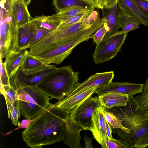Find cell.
Listing matches in <instances>:
<instances>
[{
  "label": "cell",
  "instance_id": "1",
  "mask_svg": "<svg viewBox=\"0 0 148 148\" xmlns=\"http://www.w3.org/2000/svg\"><path fill=\"white\" fill-rule=\"evenodd\" d=\"M69 114V112L56 107L54 104L22 132V139L27 146L41 148L63 141L66 132L65 120Z\"/></svg>",
  "mask_w": 148,
  "mask_h": 148
},
{
  "label": "cell",
  "instance_id": "36",
  "mask_svg": "<svg viewBox=\"0 0 148 148\" xmlns=\"http://www.w3.org/2000/svg\"><path fill=\"white\" fill-rule=\"evenodd\" d=\"M35 119L29 120L28 119H24L22 120L20 123V125L16 128L14 129V130H12L11 131L8 132L6 133L4 135H7L11 134L12 132L14 131L18 130L20 128H26Z\"/></svg>",
  "mask_w": 148,
  "mask_h": 148
},
{
  "label": "cell",
  "instance_id": "17",
  "mask_svg": "<svg viewBox=\"0 0 148 148\" xmlns=\"http://www.w3.org/2000/svg\"><path fill=\"white\" fill-rule=\"evenodd\" d=\"M103 17L104 18L109 29L105 36H108L118 31L121 27L119 9L117 4L110 8H104Z\"/></svg>",
  "mask_w": 148,
  "mask_h": 148
},
{
  "label": "cell",
  "instance_id": "12",
  "mask_svg": "<svg viewBox=\"0 0 148 148\" xmlns=\"http://www.w3.org/2000/svg\"><path fill=\"white\" fill-rule=\"evenodd\" d=\"M114 75L113 71L96 73L86 80L80 83L70 95L65 98L72 97L92 87L97 86L99 87L106 85L112 82Z\"/></svg>",
  "mask_w": 148,
  "mask_h": 148
},
{
  "label": "cell",
  "instance_id": "14",
  "mask_svg": "<svg viewBox=\"0 0 148 148\" xmlns=\"http://www.w3.org/2000/svg\"><path fill=\"white\" fill-rule=\"evenodd\" d=\"M98 88L97 86L92 87L85 90L72 97L69 98H64L59 100L54 104V106L70 112L74 108L91 97Z\"/></svg>",
  "mask_w": 148,
  "mask_h": 148
},
{
  "label": "cell",
  "instance_id": "6",
  "mask_svg": "<svg viewBox=\"0 0 148 148\" xmlns=\"http://www.w3.org/2000/svg\"><path fill=\"white\" fill-rule=\"evenodd\" d=\"M127 32L122 31L105 36L99 44L96 46L92 55L96 64H101L115 57L121 50Z\"/></svg>",
  "mask_w": 148,
  "mask_h": 148
},
{
  "label": "cell",
  "instance_id": "15",
  "mask_svg": "<svg viewBox=\"0 0 148 148\" xmlns=\"http://www.w3.org/2000/svg\"><path fill=\"white\" fill-rule=\"evenodd\" d=\"M100 106L94 110L92 115V124L90 131L95 140L100 144L102 140L107 138L106 120L101 112Z\"/></svg>",
  "mask_w": 148,
  "mask_h": 148
},
{
  "label": "cell",
  "instance_id": "28",
  "mask_svg": "<svg viewBox=\"0 0 148 148\" xmlns=\"http://www.w3.org/2000/svg\"><path fill=\"white\" fill-rule=\"evenodd\" d=\"M95 8L90 7L86 12L72 17L69 19L62 21L60 25L63 26L72 24L84 19L95 10Z\"/></svg>",
  "mask_w": 148,
  "mask_h": 148
},
{
  "label": "cell",
  "instance_id": "13",
  "mask_svg": "<svg viewBox=\"0 0 148 148\" xmlns=\"http://www.w3.org/2000/svg\"><path fill=\"white\" fill-rule=\"evenodd\" d=\"M66 126V136L63 141L65 144L71 148H83L80 144V132L85 130L82 126L70 119L69 116L65 120Z\"/></svg>",
  "mask_w": 148,
  "mask_h": 148
},
{
  "label": "cell",
  "instance_id": "33",
  "mask_svg": "<svg viewBox=\"0 0 148 148\" xmlns=\"http://www.w3.org/2000/svg\"><path fill=\"white\" fill-rule=\"evenodd\" d=\"M141 12L148 18V0H132Z\"/></svg>",
  "mask_w": 148,
  "mask_h": 148
},
{
  "label": "cell",
  "instance_id": "40",
  "mask_svg": "<svg viewBox=\"0 0 148 148\" xmlns=\"http://www.w3.org/2000/svg\"><path fill=\"white\" fill-rule=\"evenodd\" d=\"M105 122L106 132L108 138L111 139L113 138L112 135V127L106 120Z\"/></svg>",
  "mask_w": 148,
  "mask_h": 148
},
{
  "label": "cell",
  "instance_id": "20",
  "mask_svg": "<svg viewBox=\"0 0 148 148\" xmlns=\"http://www.w3.org/2000/svg\"><path fill=\"white\" fill-rule=\"evenodd\" d=\"M13 12L18 28L30 22L32 18L23 0H14Z\"/></svg>",
  "mask_w": 148,
  "mask_h": 148
},
{
  "label": "cell",
  "instance_id": "39",
  "mask_svg": "<svg viewBox=\"0 0 148 148\" xmlns=\"http://www.w3.org/2000/svg\"><path fill=\"white\" fill-rule=\"evenodd\" d=\"M119 0H104V8L108 9L112 8L117 5Z\"/></svg>",
  "mask_w": 148,
  "mask_h": 148
},
{
  "label": "cell",
  "instance_id": "41",
  "mask_svg": "<svg viewBox=\"0 0 148 148\" xmlns=\"http://www.w3.org/2000/svg\"><path fill=\"white\" fill-rule=\"evenodd\" d=\"M148 94V77L146 81L143 84V92L140 95L141 96H145Z\"/></svg>",
  "mask_w": 148,
  "mask_h": 148
},
{
  "label": "cell",
  "instance_id": "3",
  "mask_svg": "<svg viewBox=\"0 0 148 148\" xmlns=\"http://www.w3.org/2000/svg\"><path fill=\"white\" fill-rule=\"evenodd\" d=\"M99 18V11L95 10L87 17L77 23L68 25H59L36 42V47L38 51L42 53L74 40L84 34Z\"/></svg>",
  "mask_w": 148,
  "mask_h": 148
},
{
  "label": "cell",
  "instance_id": "42",
  "mask_svg": "<svg viewBox=\"0 0 148 148\" xmlns=\"http://www.w3.org/2000/svg\"><path fill=\"white\" fill-rule=\"evenodd\" d=\"M31 0H23L25 3L27 5H28L30 3Z\"/></svg>",
  "mask_w": 148,
  "mask_h": 148
},
{
  "label": "cell",
  "instance_id": "35",
  "mask_svg": "<svg viewBox=\"0 0 148 148\" xmlns=\"http://www.w3.org/2000/svg\"><path fill=\"white\" fill-rule=\"evenodd\" d=\"M134 97L140 106L148 112V94L145 96L139 95Z\"/></svg>",
  "mask_w": 148,
  "mask_h": 148
},
{
  "label": "cell",
  "instance_id": "19",
  "mask_svg": "<svg viewBox=\"0 0 148 148\" xmlns=\"http://www.w3.org/2000/svg\"><path fill=\"white\" fill-rule=\"evenodd\" d=\"M101 106L107 108L125 106L129 96L119 93L110 92L98 95Z\"/></svg>",
  "mask_w": 148,
  "mask_h": 148
},
{
  "label": "cell",
  "instance_id": "26",
  "mask_svg": "<svg viewBox=\"0 0 148 148\" xmlns=\"http://www.w3.org/2000/svg\"><path fill=\"white\" fill-rule=\"evenodd\" d=\"M90 7L74 6L64 9L58 12L62 21L69 19L86 11Z\"/></svg>",
  "mask_w": 148,
  "mask_h": 148
},
{
  "label": "cell",
  "instance_id": "18",
  "mask_svg": "<svg viewBox=\"0 0 148 148\" xmlns=\"http://www.w3.org/2000/svg\"><path fill=\"white\" fill-rule=\"evenodd\" d=\"M35 32L34 25L31 22L18 28L17 51H23L28 49Z\"/></svg>",
  "mask_w": 148,
  "mask_h": 148
},
{
  "label": "cell",
  "instance_id": "11",
  "mask_svg": "<svg viewBox=\"0 0 148 148\" xmlns=\"http://www.w3.org/2000/svg\"><path fill=\"white\" fill-rule=\"evenodd\" d=\"M114 129V132L117 134L121 143L128 148H133L140 139L148 135V121L136 126L129 133L119 128Z\"/></svg>",
  "mask_w": 148,
  "mask_h": 148
},
{
  "label": "cell",
  "instance_id": "24",
  "mask_svg": "<svg viewBox=\"0 0 148 148\" xmlns=\"http://www.w3.org/2000/svg\"><path fill=\"white\" fill-rule=\"evenodd\" d=\"M25 56L20 69L28 70L42 68L46 65L40 60L29 54L28 50H25Z\"/></svg>",
  "mask_w": 148,
  "mask_h": 148
},
{
  "label": "cell",
  "instance_id": "2",
  "mask_svg": "<svg viewBox=\"0 0 148 148\" xmlns=\"http://www.w3.org/2000/svg\"><path fill=\"white\" fill-rule=\"evenodd\" d=\"M79 73L71 65L57 68L36 86L51 99L62 100L70 95L79 84Z\"/></svg>",
  "mask_w": 148,
  "mask_h": 148
},
{
  "label": "cell",
  "instance_id": "16",
  "mask_svg": "<svg viewBox=\"0 0 148 148\" xmlns=\"http://www.w3.org/2000/svg\"><path fill=\"white\" fill-rule=\"evenodd\" d=\"M25 55V50L17 51L10 53L5 58V60L4 63L10 79L20 68Z\"/></svg>",
  "mask_w": 148,
  "mask_h": 148
},
{
  "label": "cell",
  "instance_id": "10",
  "mask_svg": "<svg viewBox=\"0 0 148 148\" xmlns=\"http://www.w3.org/2000/svg\"><path fill=\"white\" fill-rule=\"evenodd\" d=\"M143 84H138L128 82H112L108 84L99 87L95 91L98 95L113 92L134 96L143 92Z\"/></svg>",
  "mask_w": 148,
  "mask_h": 148
},
{
  "label": "cell",
  "instance_id": "31",
  "mask_svg": "<svg viewBox=\"0 0 148 148\" xmlns=\"http://www.w3.org/2000/svg\"><path fill=\"white\" fill-rule=\"evenodd\" d=\"M34 25L35 29V34L29 47L40 40L51 32L44 28Z\"/></svg>",
  "mask_w": 148,
  "mask_h": 148
},
{
  "label": "cell",
  "instance_id": "5",
  "mask_svg": "<svg viewBox=\"0 0 148 148\" xmlns=\"http://www.w3.org/2000/svg\"><path fill=\"white\" fill-rule=\"evenodd\" d=\"M107 109L119 119L123 127L130 130L148 121V112L140 106L134 96H129L125 106Z\"/></svg>",
  "mask_w": 148,
  "mask_h": 148
},
{
  "label": "cell",
  "instance_id": "7",
  "mask_svg": "<svg viewBox=\"0 0 148 148\" xmlns=\"http://www.w3.org/2000/svg\"><path fill=\"white\" fill-rule=\"evenodd\" d=\"M57 68L55 65L50 64L35 69H19L14 75L10 78V85L15 91L21 86H36L45 76Z\"/></svg>",
  "mask_w": 148,
  "mask_h": 148
},
{
  "label": "cell",
  "instance_id": "29",
  "mask_svg": "<svg viewBox=\"0 0 148 148\" xmlns=\"http://www.w3.org/2000/svg\"><path fill=\"white\" fill-rule=\"evenodd\" d=\"M109 30V28L105 22L98 29L94 34L91 36L90 38L93 39L96 44V46L99 44Z\"/></svg>",
  "mask_w": 148,
  "mask_h": 148
},
{
  "label": "cell",
  "instance_id": "23",
  "mask_svg": "<svg viewBox=\"0 0 148 148\" xmlns=\"http://www.w3.org/2000/svg\"><path fill=\"white\" fill-rule=\"evenodd\" d=\"M119 8L122 30L128 33L139 28L141 23L137 18L122 8Z\"/></svg>",
  "mask_w": 148,
  "mask_h": 148
},
{
  "label": "cell",
  "instance_id": "30",
  "mask_svg": "<svg viewBox=\"0 0 148 148\" xmlns=\"http://www.w3.org/2000/svg\"><path fill=\"white\" fill-rule=\"evenodd\" d=\"M99 144L102 148H128L119 140L114 138L108 139L107 137L102 140Z\"/></svg>",
  "mask_w": 148,
  "mask_h": 148
},
{
  "label": "cell",
  "instance_id": "9",
  "mask_svg": "<svg viewBox=\"0 0 148 148\" xmlns=\"http://www.w3.org/2000/svg\"><path fill=\"white\" fill-rule=\"evenodd\" d=\"M80 42V40L77 38L34 56L41 61L45 65L52 63L59 64L69 55L73 49Z\"/></svg>",
  "mask_w": 148,
  "mask_h": 148
},
{
  "label": "cell",
  "instance_id": "21",
  "mask_svg": "<svg viewBox=\"0 0 148 148\" xmlns=\"http://www.w3.org/2000/svg\"><path fill=\"white\" fill-rule=\"evenodd\" d=\"M61 21L60 16L57 13L49 16L43 15L36 16L32 18L30 22L36 25L52 31L60 25Z\"/></svg>",
  "mask_w": 148,
  "mask_h": 148
},
{
  "label": "cell",
  "instance_id": "32",
  "mask_svg": "<svg viewBox=\"0 0 148 148\" xmlns=\"http://www.w3.org/2000/svg\"><path fill=\"white\" fill-rule=\"evenodd\" d=\"M0 84L3 85H10V78L6 71L4 62L0 58Z\"/></svg>",
  "mask_w": 148,
  "mask_h": 148
},
{
  "label": "cell",
  "instance_id": "38",
  "mask_svg": "<svg viewBox=\"0 0 148 148\" xmlns=\"http://www.w3.org/2000/svg\"><path fill=\"white\" fill-rule=\"evenodd\" d=\"M84 147L85 148H92V140L95 138L94 137L90 138L87 135L86 136H84Z\"/></svg>",
  "mask_w": 148,
  "mask_h": 148
},
{
  "label": "cell",
  "instance_id": "34",
  "mask_svg": "<svg viewBox=\"0 0 148 148\" xmlns=\"http://www.w3.org/2000/svg\"><path fill=\"white\" fill-rule=\"evenodd\" d=\"M90 7H93L103 10L104 8V0H80Z\"/></svg>",
  "mask_w": 148,
  "mask_h": 148
},
{
  "label": "cell",
  "instance_id": "37",
  "mask_svg": "<svg viewBox=\"0 0 148 148\" xmlns=\"http://www.w3.org/2000/svg\"><path fill=\"white\" fill-rule=\"evenodd\" d=\"M148 146V135L140 139L136 144L134 147L145 148Z\"/></svg>",
  "mask_w": 148,
  "mask_h": 148
},
{
  "label": "cell",
  "instance_id": "22",
  "mask_svg": "<svg viewBox=\"0 0 148 148\" xmlns=\"http://www.w3.org/2000/svg\"><path fill=\"white\" fill-rule=\"evenodd\" d=\"M117 5L119 8L136 16L141 24L148 26V18L143 14L132 0H119Z\"/></svg>",
  "mask_w": 148,
  "mask_h": 148
},
{
  "label": "cell",
  "instance_id": "27",
  "mask_svg": "<svg viewBox=\"0 0 148 148\" xmlns=\"http://www.w3.org/2000/svg\"><path fill=\"white\" fill-rule=\"evenodd\" d=\"M52 4L57 10V13L74 6L88 7L87 4L80 0H53Z\"/></svg>",
  "mask_w": 148,
  "mask_h": 148
},
{
  "label": "cell",
  "instance_id": "25",
  "mask_svg": "<svg viewBox=\"0 0 148 148\" xmlns=\"http://www.w3.org/2000/svg\"><path fill=\"white\" fill-rule=\"evenodd\" d=\"M101 112L105 120L113 129L119 128L127 133L130 130L123 127L121 121L112 112L108 111L106 107L101 105L100 107Z\"/></svg>",
  "mask_w": 148,
  "mask_h": 148
},
{
  "label": "cell",
  "instance_id": "8",
  "mask_svg": "<svg viewBox=\"0 0 148 148\" xmlns=\"http://www.w3.org/2000/svg\"><path fill=\"white\" fill-rule=\"evenodd\" d=\"M101 105L98 97H90L72 109L69 112V117L85 130L90 131L94 110Z\"/></svg>",
  "mask_w": 148,
  "mask_h": 148
},
{
  "label": "cell",
  "instance_id": "4",
  "mask_svg": "<svg viewBox=\"0 0 148 148\" xmlns=\"http://www.w3.org/2000/svg\"><path fill=\"white\" fill-rule=\"evenodd\" d=\"M15 91L21 115L28 120L37 118L54 105L49 102L51 98L36 86H21Z\"/></svg>",
  "mask_w": 148,
  "mask_h": 148
}]
</instances>
